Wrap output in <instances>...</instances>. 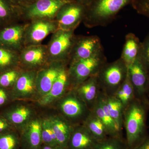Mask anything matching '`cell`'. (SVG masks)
Instances as JSON below:
<instances>
[{"label":"cell","mask_w":149,"mask_h":149,"mask_svg":"<svg viewBox=\"0 0 149 149\" xmlns=\"http://www.w3.org/2000/svg\"><path fill=\"white\" fill-rule=\"evenodd\" d=\"M147 95H148V97H149V78L148 81V93H147Z\"/></svg>","instance_id":"41"},{"label":"cell","mask_w":149,"mask_h":149,"mask_svg":"<svg viewBox=\"0 0 149 149\" xmlns=\"http://www.w3.org/2000/svg\"><path fill=\"white\" fill-rule=\"evenodd\" d=\"M103 52L101 41L97 36L76 35L69 63L74 61L92 57Z\"/></svg>","instance_id":"12"},{"label":"cell","mask_w":149,"mask_h":149,"mask_svg":"<svg viewBox=\"0 0 149 149\" xmlns=\"http://www.w3.org/2000/svg\"><path fill=\"white\" fill-rule=\"evenodd\" d=\"M30 114L31 111L29 108L25 107H20L6 113V118L10 123L21 124L28 119Z\"/></svg>","instance_id":"29"},{"label":"cell","mask_w":149,"mask_h":149,"mask_svg":"<svg viewBox=\"0 0 149 149\" xmlns=\"http://www.w3.org/2000/svg\"><path fill=\"white\" fill-rule=\"evenodd\" d=\"M27 138L30 146L37 148L42 139V123L38 120L32 121L28 125Z\"/></svg>","instance_id":"28"},{"label":"cell","mask_w":149,"mask_h":149,"mask_svg":"<svg viewBox=\"0 0 149 149\" xmlns=\"http://www.w3.org/2000/svg\"><path fill=\"white\" fill-rule=\"evenodd\" d=\"M91 110L92 112L102 123L109 136L123 137L122 133L118 128L110 114L106 102L104 95L102 91Z\"/></svg>","instance_id":"15"},{"label":"cell","mask_w":149,"mask_h":149,"mask_svg":"<svg viewBox=\"0 0 149 149\" xmlns=\"http://www.w3.org/2000/svg\"><path fill=\"white\" fill-rule=\"evenodd\" d=\"M19 67V53L0 47V74Z\"/></svg>","instance_id":"24"},{"label":"cell","mask_w":149,"mask_h":149,"mask_svg":"<svg viewBox=\"0 0 149 149\" xmlns=\"http://www.w3.org/2000/svg\"><path fill=\"white\" fill-rule=\"evenodd\" d=\"M74 30L58 29L54 33L47 45L49 61L68 62L76 39Z\"/></svg>","instance_id":"6"},{"label":"cell","mask_w":149,"mask_h":149,"mask_svg":"<svg viewBox=\"0 0 149 149\" xmlns=\"http://www.w3.org/2000/svg\"><path fill=\"white\" fill-rule=\"evenodd\" d=\"M15 5L19 7L27 5L34 0H10Z\"/></svg>","instance_id":"37"},{"label":"cell","mask_w":149,"mask_h":149,"mask_svg":"<svg viewBox=\"0 0 149 149\" xmlns=\"http://www.w3.org/2000/svg\"><path fill=\"white\" fill-rule=\"evenodd\" d=\"M98 142L84 125L74 126L67 149H93Z\"/></svg>","instance_id":"17"},{"label":"cell","mask_w":149,"mask_h":149,"mask_svg":"<svg viewBox=\"0 0 149 149\" xmlns=\"http://www.w3.org/2000/svg\"><path fill=\"white\" fill-rule=\"evenodd\" d=\"M43 149H56L54 148H52V147L50 146H46L43 148Z\"/></svg>","instance_id":"40"},{"label":"cell","mask_w":149,"mask_h":149,"mask_svg":"<svg viewBox=\"0 0 149 149\" xmlns=\"http://www.w3.org/2000/svg\"><path fill=\"white\" fill-rule=\"evenodd\" d=\"M58 29L56 21L38 19L27 22L25 32V47L41 45L43 40Z\"/></svg>","instance_id":"13"},{"label":"cell","mask_w":149,"mask_h":149,"mask_svg":"<svg viewBox=\"0 0 149 149\" xmlns=\"http://www.w3.org/2000/svg\"><path fill=\"white\" fill-rule=\"evenodd\" d=\"M134 149H149V136L141 145Z\"/></svg>","instance_id":"38"},{"label":"cell","mask_w":149,"mask_h":149,"mask_svg":"<svg viewBox=\"0 0 149 149\" xmlns=\"http://www.w3.org/2000/svg\"><path fill=\"white\" fill-rule=\"evenodd\" d=\"M83 125L98 141H103L109 136L102 123L91 111Z\"/></svg>","instance_id":"25"},{"label":"cell","mask_w":149,"mask_h":149,"mask_svg":"<svg viewBox=\"0 0 149 149\" xmlns=\"http://www.w3.org/2000/svg\"><path fill=\"white\" fill-rule=\"evenodd\" d=\"M129 78L135 91L136 98L148 103L147 95L149 78V70L138 54L133 64L128 68Z\"/></svg>","instance_id":"10"},{"label":"cell","mask_w":149,"mask_h":149,"mask_svg":"<svg viewBox=\"0 0 149 149\" xmlns=\"http://www.w3.org/2000/svg\"><path fill=\"white\" fill-rule=\"evenodd\" d=\"M27 22H15L0 29V47L19 53L25 47Z\"/></svg>","instance_id":"11"},{"label":"cell","mask_w":149,"mask_h":149,"mask_svg":"<svg viewBox=\"0 0 149 149\" xmlns=\"http://www.w3.org/2000/svg\"><path fill=\"white\" fill-rule=\"evenodd\" d=\"M17 139L13 133H0V149H15Z\"/></svg>","instance_id":"32"},{"label":"cell","mask_w":149,"mask_h":149,"mask_svg":"<svg viewBox=\"0 0 149 149\" xmlns=\"http://www.w3.org/2000/svg\"><path fill=\"white\" fill-rule=\"evenodd\" d=\"M42 139L50 146L58 145L56 137L49 120H44L42 123Z\"/></svg>","instance_id":"31"},{"label":"cell","mask_w":149,"mask_h":149,"mask_svg":"<svg viewBox=\"0 0 149 149\" xmlns=\"http://www.w3.org/2000/svg\"><path fill=\"white\" fill-rule=\"evenodd\" d=\"M149 111V103L137 98L124 109L123 128L128 149H135L149 136L147 125Z\"/></svg>","instance_id":"1"},{"label":"cell","mask_w":149,"mask_h":149,"mask_svg":"<svg viewBox=\"0 0 149 149\" xmlns=\"http://www.w3.org/2000/svg\"><path fill=\"white\" fill-rule=\"evenodd\" d=\"M93 149H128L126 140L123 137L108 136L98 141Z\"/></svg>","instance_id":"27"},{"label":"cell","mask_w":149,"mask_h":149,"mask_svg":"<svg viewBox=\"0 0 149 149\" xmlns=\"http://www.w3.org/2000/svg\"><path fill=\"white\" fill-rule=\"evenodd\" d=\"M128 73V68L120 58L112 62L107 63L97 75L101 91L107 95H114Z\"/></svg>","instance_id":"3"},{"label":"cell","mask_w":149,"mask_h":149,"mask_svg":"<svg viewBox=\"0 0 149 149\" xmlns=\"http://www.w3.org/2000/svg\"><path fill=\"white\" fill-rule=\"evenodd\" d=\"M133 0H93L88 6L83 22L89 28L104 27L113 21L118 13Z\"/></svg>","instance_id":"2"},{"label":"cell","mask_w":149,"mask_h":149,"mask_svg":"<svg viewBox=\"0 0 149 149\" xmlns=\"http://www.w3.org/2000/svg\"><path fill=\"white\" fill-rule=\"evenodd\" d=\"M68 62L52 61L37 72L36 77L37 90L43 96L50 91L56 80L63 67Z\"/></svg>","instance_id":"14"},{"label":"cell","mask_w":149,"mask_h":149,"mask_svg":"<svg viewBox=\"0 0 149 149\" xmlns=\"http://www.w3.org/2000/svg\"><path fill=\"white\" fill-rule=\"evenodd\" d=\"M37 72L35 70H23L13 86V92L15 95H29L35 92L37 89Z\"/></svg>","instance_id":"19"},{"label":"cell","mask_w":149,"mask_h":149,"mask_svg":"<svg viewBox=\"0 0 149 149\" xmlns=\"http://www.w3.org/2000/svg\"><path fill=\"white\" fill-rule=\"evenodd\" d=\"M131 5L137 13L149 19V0H133Z\"/></svg>","instance_id":"33"},{"label":"cell","mask_w":149,"mask_h":149,"mask_svg":"<svg viewBox=\"0 0 149 149\" xmlns=\"http://www.w3.org/2000/svg\"><path fill=\"white\" fill-rule=\"evenodd\" d=\"M104 94L110 114L118 128L122 133L123 129L124 107L121 103L114 96L107 95L104 93Z\"/></svg>","instance_id":"23"},{"label":"cell","mask_w":149,"mask_h":149,"mask_svg":"<svg viewBox=\"0 0 149 149\" xmlns=\"http://www.w3.org/2000/svg\"><path fill=\"white\" fill-rule=\"evenodd\" d=\"M113 96L121 103L124 109L136 98L134 88L130 81L128 73L125 81Z\"/></svg>","instance_id":"26"},{"label":"cell","mask_w":149,"mask_h":149,"mask_svg":"<svg viewBox=\"0 0 149 149\" xmlns=\"http://www.w3.org/2000/svg\"><path fill=\"white\" fill-rule=\"evenodd\" d=\"M19 66L24 70L38 71L49 63L46 45L27 46L19 53Z\"/></svg>","instance_id":"9"},{"label":"cell","mask_w":149,"mask_h":149,"mask_svg":"<svg viewBox=\"0 0 149 149\" xmlns=\"http://www.w3.org/2000/svg\"><path fill=\"white\" fill-rule=\"evenodd\" d=\"M53 129L58 144L60 148L67 149L68 145L74 126L65 118H52L49 119Z\"/></svg>","instance_id":"20"},{"label":"cell","mask_w":149,"mask_h":149,"mask_svg":"<svg viewBox=\"0 0 149 149\" xmlns=\"http://www.w3.org/2000/svg\"><path fill=\"white\" fill-rule=\"evenodd\" d=\"M7 99V94L4 88L0 87V106L5 103Z\"/></svg>","instance_id":"36"},{"label":"cell","mask_w":149,"mask_h":149,"mask_svg":"<svg viewBox=\"0 0 149 149\" xmlns=\"http://www.w3.org/2000/svg\"><path fill=\"white\" fill-rule=\"evenodd\" d=\"M97 75L90 77L72 89L90 109L97 101L101 91Z\"/></svg>","instance_id":"16"},{"label":"cell","mask_w":149,"mask_h":149,"mask_svg":"<svg viewBox=\"0 0 149 149\" xmlns=\"http://www.w3.org/2000/svg\"><path fill=\"white\" fill-rule=\"evenodd\" d=\"M107 63L104 52L89 58L70 62L68 71L70 88L74 89L88 78L97 75Z\"/></svg>","instance_id":"4"},{"label":"cell","mask_w":149,"mask_h":149,"mask_svg":"<svg viewBox=\"0 0 149 149\" xmlns=\"http://www.w3.org/2000/svg\"><path fill=\"white\" fill-rule=\"evenodd\" d=\"M23 70L19 67L0 74V87L5 88L14 86Z\"/></svg>","instance_id":"30"},{"label":"cell","mask_w":149,"mask_h":149,"mask_svg":"<svg viewBox=\"0 0 149 149\" xmlns=\"http://www.w3.org/2000/svg\"><path fill=\"white\" fill-rule=\"evenodd\" d=\"M10 128V123L6 118L0 116V133H3Z\"/></svg>","instance_id":"35"},{"label":"cell","mask_w":149,"mask_h":149,"mask_svg":"<svg viewBox=\"0 0 149 149\" xmlns=\"http://www.w3.org/2000/svg\"><path fill=\"white\" fill-rule=\"evenodd\" d=\"M141 44L139 38L133 33H129L125 36V42L120 58L128 68L137 58Z\"/></svg>","instance_id":"21"},{"label":"cell","mask_w":149,"mask_h":149,"mask_svg":"<svg viewBox=\"0 0 149 149\" xmlns=\"http://www.w3.org/2000/svg\"><path fill=\"white\" fill-rule=\"evenodd\" d=\"M68 66V63H67L63 67L50 91L41 99L40 103L42 104L50 103L62 95L67 88L70 87Z\"/></svg>","instance_id":"18"},{"label":"cell","mask_w":149,"mask_h":149,"mask_svg":"<svg viewBox=\"0 0 149 149\" xmlns=\"http://www.w3.org/2000/svg\"><path fill=\"white\" fill-rule=\"evenodd\" d=\"M61 109L65 119L72 125L83 124L91 113V110L72 90L63 99Z\"/></svg>","instance_id":"8"},{"label":"cell","mask_w":149,"mask_h":149,"mask_svg":"<svg viewBox=\"0 0 149 149\" xmlns=\"http://www.w3.org/2000/svg\"><path fill=\"white\" fill-rule=\"evenodd\" d=\"M67 1L69 2H74L78 3L87 7L93 2V0H67Z\"/></svg>","instance_id":"39"},{"label":"cell","mask_w":149,"mask_h":149,"mask_svg":"<svg viewBox=\"0 0 149 149\" xmlns=\"http://www.w3.org/2000/svg\"><path fill=\"white\" fill-rule=\"evenodd\" d=\"M86 7L74 2H68L59 10L55 18L58 29L75 30L85 18Z\"/></svg>","instance_id":"7"},{"label":"cell","mask_w":149,"mask_h":149,"mask_svg":"<svg viewBox=\"0 0 149 149\" xmlns=\"http://www.w3.org/2000/svg\"><path fill=\"white\" fill-rule=\"evenodd\" d=\"M67 0H34L18 7L19 19L24 22L38 19L54 20L59 10Z\"/></svg>","instance_id":"5"},{"label":"cell","mask_w":149,"mask_h":149,"mask_svg":"<svg viewBox=\"0 0 149 149\" xmlns=\"http://www.w3.org/2000/svg\"><path fill=\"white\" fill-rule=\"evenodd\" d=\"M139 55L149 70V33L144 41L142 42H141Z\"/></svg>","instance_id":"34"},{"label":"cell","mask_w":149,"mask_h":149,"mask_svg":"<svg viewBox=\"0 0 149 149\" xmlns=\"http://www.w3.org/2000/svg\"><path fill=\"white\" fill-rule=\"evenodd\" d=\"M19 20L18 6L10 0H0V29Z\"/></svg>","instance_id":"22"}]
</instances>
